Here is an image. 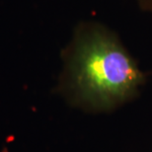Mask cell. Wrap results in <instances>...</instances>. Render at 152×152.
<instances>
[{
    "instance_id": "1",
    "label": "cell",
    "mask_w": 152,
    "mask_h": 152,
    "mask_svg": "<svg viewBox=\"0 0 152 152\" xmlns=\"http://www.w3.org/2000/svg\"><path fill=\"white\" fill-rule=\"evenodd\" d=\"M61 58L57 92L89 113H107L132 101L146 81L117 33L97 21L76 25Z\"/></svg>"
},
{
    "instance_id": "2",
    "label": "cell",
    "mask_w": 152,
    "mask_h": 152,
    "mask_svg": "<svg viewBox=\"0 0 152 152\" xmlns=\"http://www.w3.org/2000/svg\"><path fill=\"white\" fill-rule=\"evenodd\" d=\"M142 11L152 14V0H134Z\"/></svg>"
}]
</instances>
